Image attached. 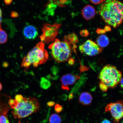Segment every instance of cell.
Returning a JSON list of instances; mask_svg holds the SVG:
<instances>
[{
  "mask_svg": "<svg viewBox=\"0 0 123 123\" xmlns=\"http://www.w3.org/2000/svg\"><path fill=\"white\" fill-rule=\"evenodd\" d=\"M92 3L95 5L99 4L102 3L104 0H90Z\"/></svg>",
  "mask_w": 123,
  "mask_h": 123,
  "instance_id": "obj_23",
  "label": "cell"
},
{
  "mask_svg": "<svg viewBox=\"0 0 123 123\" xmlns=\"http://www.w3.org/2000/svg\"><path fill=\"white\" fill-rule=\"evenodd\" d=\"M123 101L120 100L115 103L108 104L105 108L106 112H110L114 119V122L119 123L123 117Z\"/></svg>",
  "mask_w": 123,
  "mask_h": 123,
  "instance_id": "obj_7",
  "label": "cell"
},
{
  "mask_svg": "<svg viewBox=\"0 0 123 123\" xmlns=\"http://www.w3.org/2000/svg\"><path fill=\"white\" fill-rule=\"evenodd\" d=\"M96 43L101 49L104 48L108 45L110 40L108 37L105 35H100L97 38Z\"/></svg>",
  "mask_w": 123,
  "mask_h": 123,
  "instance_id": "obj_13",
  "label": "cell"
},
{
  "mask_svg": "<svg viewBox=\"0 0 123 123\" xmlns=\"http://www.w3.org/2000/svg\"><path fill=\"white\" fill-rule=\"evenodd\" d=\"M99 87L100 90L104 92L107 91L108 88L106 85L100 82L99 84Z\"/></svg>",
  "mask_w": 123,
  "mask_h": 123,
  "instance_id": "obj_18",
  "label": "cell"
},
{
  "mask_svg": "<svg viewBox=\"0 0 123 123\" xmlns=\"http://www.w3.org/2000/svg\"><path fill=\"white\" fill-rule=\"evenodd\" d=\"M61 118L59 115L54 113L50 115L49 118V123H61Z\"/></svg>",
  "mask_w": 123,
  "mask_h": 123,
  "instance_id": "obj_15",
  "label": "cell"
},
{
  "mask_svg": "<svg viewBox=\"0 0 123 123\" xmlns=\"http://www.w3.org/2000/svg\"><path fill=\"white\" fill-rule=\"evenodd\" d=\"M2 22V12L0 8V29H1V24Z\"/></svg>",
  "mask_w": 123,
  "mask_h": 123,
  "instance_id": "obj_25",
  "label": "cell"
},
{
  "mask_svg": "<svg viewBox=\"0 0 123 123\" xmlns=\"http://www.w3.org/2000/svg\"><path fill=\"white\" fill-rule=\"evenodd\" d=\"M2 86L0 82V92L2 90Z\"/></svg>",
  "mask_w": 123,
  "mask_h": 123,
  "instance_id": "obj_32",
  "label": "cell"
},
{
  "mask_svg": "<svg viewBox=\"0 0 123 123\" xmlns=\"http://www.w3.org/2000/svg\"><path fill=\"white\" fill-rule=\"evenodd\" d=\"M40 85L41 88L46 90L49 88L51 85V84L49 80L43 77L41 78Z\"/></svg>",
  "mask_w": 123,
  "mask_h": 123,
  "instance_id": "obj_14",
  "label": "cell"
},
{
  "mask_svg": "<svg viewBox=\"0 0 123 123\" xmlns=\"http://www.w3.org/2000/svg\"><path fill=\"white\" fill-rule=\"evenodd\" d=\"M18 103L15 100L13 99H10L9 101V104L12 109L16 106Z\"/></svg>",
  "mask_w": 123,
  "mask_h": 123,
  "instance_id": "obj_19",
  "label": "cell"
},
{
  "mask_svg": "<svg viewBox=\"0 0 123 123\" xmlns=\"http://www.w3.org/2000/svg\"><path fill=\"white\" fill-rule=\"evenodd\" d=\"M9 64L7 62H4L2 63V65L3 67L4 68H7L9 66Z\"/></svg>",
  "mask_w": 123,
  "mask_h": 123,
  "instance_id": "obj_29",
  "label": "cell"
},
{
  "mask_svg": "<svg viewBox=\"0 0 123 123\" xmlns=\"http://www.w3.org/2000/svg\"><path fill=\"white\" fill-rule=\"evenodd\" d=\"M13 0H4L5 3L6 5H9L12 3Z\"/></svg>",
  "mask_w": 123,
  "mask_h": 123,
  "instance_id": "obj_28",
  "label": "cell"
},
{
  "mask_svg": "<svg viewBox=\"0 0 123 123\" xmlns=\"http://www.w3.org/2000/svg\"><path fill=\"white\" fill-rule=\"evenodd\" d=\"M99 12L106 23L117 28L122 22L123 4L119 0H104Z\"/></svg>",
  "mask_w": 123,
  "mask_h": 123,
  "instance_id": "obj_1",
  "label": "cell"
},
{
  "mask_svg": "<svg viewBox=\"0 0 123 123\" xmlns=\"http://www.w3.org/2000/svg\"><path fill=\"white\" fill-rule=\"evenodd\" d=\"M60 24H44L42 28V34L40 36L41 42L49 43L53 42L58 33Z\"/></svg>",
  "mask_w": 123,
  "mask_h": 123,
  "instance_id": "obj_6",
  "label": "cell"
},
{
  "mask_svg": "<svg viewBox=\"0 0 123 123\" xmlns=\"http://www.w3.org/2000/svg\"><path fill=\"white\" fill-rule=\"evenodd\" d=\"M80 77L78 75L68 74L62 77L60 81L61 82V87L63 90H69V86L74 84Z\"/></svg>",
  "mask_w": 123,
  "mask_h": 123,
  "instance_id": "obj_9",
  "label": "cell"
},
{
  "mask_svg": "<svg viewBox=\"0 0 123 123\" xmlns=\"http://www.w3.org/2000/svg\"><path fill=\"white\" fill-rule=\"evenodd\" d=\"M68 61V63L69 65H72L74 64L75 61L74 60L73 58H71V59L70 58Z\"/></svg>",
  "mask_w": 123,
  "mask_h": 123,
  "instance_id": "obj_27",
  "label": "cell"
},
{
  "mask_svg": "<svg viewBox=\"0 0 123 123\" xmlns=\"http://www.w3.org/2000/svg\"><path fill=\"white\" fill-rule=\"evenodd\" d=\"M23 34L25 37L29 39H33L36 37L38 33L36 28L34 26L28 25L24 28Z\"/></svg>",
  "mask_w": 123,
  "mask_h": 123,
  "instance_id": "obj_11",
  "label": "cell"
},
{
  "mask_svg": "<svg viewBox=\"0 0 123 123\" xmlns=\"http://www.w3.org/2000/svg\"><path fill=\"white\" fill-rule=\"evenodd\" d=\"M8 39V36L5 31L0 29V44L5 43L7 42Z\"/></svg>",
  "mask_w": 123,
  "mask_h": 123,
  "instance_id": "obj_16",
  "label": "cell"
},
{
  "mask_svg": "<svg viewBox=\"0 0 123 123\" xmlns=\"http://www.w3.org/2000/svg\"><path fill=\"white\" fill-rule=\"evenodd\" d=\"M55 110L57 113H59L62 112V106L59 104H56L55 106Z\"/></svg>",
  "mask_w": 123,
  "mask_h": 123,
  "instance_id": "obj_21",
  "label": "cell"
},
{
  "mask_svg": "<svg viewBox=\"0 0 123 123\" xmlns=\"http://www.w3.org/2000/svg\"><path fill=\"white\" fill-rule=\"evenodd\" d=\"M100 123H111L110 121L106 119H104L101 121Z\"/></svg>",
  "mask_w": 123,
  "mask_h": 123,
  "instance_id": "obj_30",
  "label": "cell"
},
{
  "mask_svg": "<svg viewBox=\"0 0 123 123\" xmlns=\"http://www.w3.org/2000/svg\"><path fill=\"white\" fill-rule=\"evenodd\" d=\"M123 78H121V80L120 81L119 83L120 84V86L121 87V88H123Z\"/></svg>",
  "mask_w": 123,
  "mask_h": 123,
  "instance_id": "obj_31",
  "label": "cell"
},
{
  "mask_svg": "<svg viewBox=\"0 0 123 123\" xmlns=\"http://www.w3.org/2000/svg\"><path fill=\"white\" fill-rule=\"evenodd\" d=\"M47 104L49 106L52 107L55 105V102L53 101H50L47 103Z\"/></svg>",
  "mask_w": 123,
  "mask_h": 123,
  "instance_id": "obj_26",
  "label": "cell"
},
{
  "mask_svg": "<svg viewBox=\"0 0 123 123\" xmlns=\"http://www.w3.org/2000/svg\"><path fill=\"white\" fill-rule=\"evenodd\" d=\"M79 48L81 53L91 56H96L102 53V49L100 48L96 43L90 39L80 46Z\"/></svg>",
  "mask_w": 123,
  "mask_h": 123,
  "instance_id": "obj_8",
  "label": "cell"
},
{
  "mask_svg": "<svg viewBox=\"0 0 123 123\" xmlns=\"http://www.w3.org/2000/svg\"><path fill=\"white\" fill-rule=\"evenodd\" d=\"M98 77L100 82L106 85L108 88L113 89L119 83L122 78V74L116 67L108 64L103 67Z\"/></svg>",
  "mask_w": 123,
  "mask_h": 123,
  "instance_id": "obj_5",
  "label": "cell"
},
{
  "mask_svg": "<svg viewBox=\"0 0 123 123\" xmlns=\"http://www.w3.org/2000/svg\"><path fill=\"white\" fill-rule=\"evenodd\" d=\"M44 46L43 42L37 44L23 58L21 67L27 70L32 64L34 67H36L38 65L45 63L48 59L49 54L44 49Z\"/></svg>",
  "mask_w": 123,
  "mask_h": 123,
  "instance_id": "obj_2",
  "label": "cell"
},
{
  "mask_svg": "<svg viewBox=\"0 0 123 123\" xmlns=\"http://www.w3.org/2000/svg\"><path fill=\"white\" fill-rule=\"evenodd\" d=\"M50 71L54 75L56 76L59 71V69L56 66H53L51 68Z\"/></svg>",
  "mask_w": 123,
  "mask_h": 123,
  "instance_id": "obj_20",
  "label": "cell"
},
{
  "mask_svg": "<svg viewBox=\"0 0 123 123\" xmlns=\"http://www.w3.org/2000/svg\"><path fill=\"white\" fill-rule=\"evenodd\" d=\"M82 16L87 20L93 18L96 15V10L93 6L87 5L85 6L81 12Z\"/></svg>",
  "mask_w": 123,
  "mask_h": 123,
  "instance_id": "obj_10",
  "label": "cell"
},
{
  "mask_svg": "<svg viewBox=\"0 0 123 123\" xmlns=\"http://www.w3.org/2000/svg\"><path fill=\"white\" fill-rule=\"evenodd\" d=\"M93 99L92 95L87 92H84L79 96V101L82 105L87 106L91 104Z\"/></svg>",
  "mask_w": 123,
  "mask_h": 123,
  "instance_id": "obj_12",
  "label": "cell"
},
{
  "mask_svg": "<svg viewBox=\"0 0 123 123\" xmlns=\"http://www.w3.org/2000/svg\"><path fill=\"white\" fill-rule=\"evenodd\" d=\"M24 97L22 95L20 94H18L16 95L15 97V100L18 103H19L22 101Z\"/></svg>",
  "mask_w": 123,
  "mask_h": 123,
  "instance_id": "obj_22",
  "label": "cell"
},
{
  "mask_svg": "<svg viewBox=\"0 0 123 123\" xmlns=\"http://www.w3.org/2000/svg\"><path fill=\"white\" fill-rule=\"evenodd\" d=\"M19 16L18 13L16 12L13 11L12 12L11 16L12 18H16Z\"/></svg>",
  "mask_w": 123,
  "mask_h": 123,
  "instance_id": "obj_24",
  "label": "cell"
},
{
  "mask_svg": "<svg viewBox=\"0 0 123 123\" xmlns=\"http://www.w3.org/2000/svg\"><path fill=\"white\" fill-rule=\"evenodd\" d=\"M39 109V102L36 98H24L13 109L12 113L15 119H21L36 113Z\"/></svg>",
  "mask_w": 123,
  "mask_h": 123,
  "instance_id": "obj_3",
  "label": "cell"
},
{
  "mask_svg": "<svg viewBox=\"0 0 123 123\" xmlns=\"http://www.w3.org/2000/svg\"><path fill=\"white\" fill-rule=\"evenodd\" d=\"M61 41L56 39L54 42L49 46L51 50L52 57L57 62H65L71 57L72 50L70 43L64 40Z\"/></svg>",
  "mask_w": 123,
  "mask_h": 123,
  "instance_id": "obj_4",
  "label": "cell"
},
{
  "mask_svg": "<svg viewBox=\"0 0 123 123\" xmlns=\"http://www.w3.org/2000/svg\"><path fill=\"white\" fill-rule=\"evenodd\" d=\"M8 109H6L3 112L2 114L0 115V123H10L7 117V113Z\"/></svg>",
  "mask_w": 123,
  "mask_h": 123,
  "instance_id": "obj_17",
  "label": "cell"
}]
</instances>
